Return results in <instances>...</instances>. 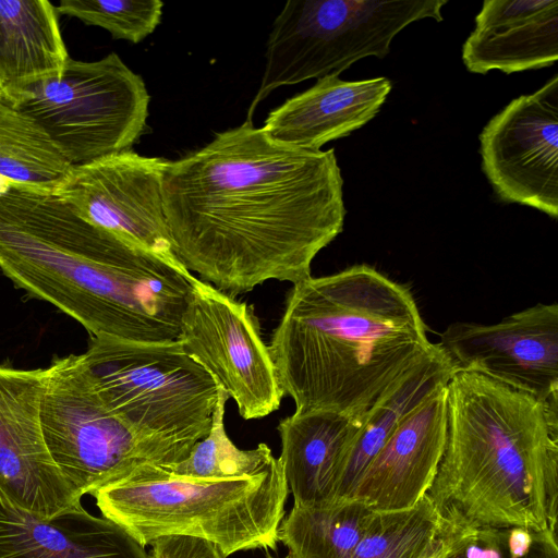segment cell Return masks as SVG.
I'll return each mask as SVG.
<instances>
[{
	"mask_svg": "<svg viewBox=\"0 0 558 558\" xmlns=\"http://www.w3.org/2000/svg\"><path fill=\"white\" fill-rule=\"evenodd\" d=\"M470 530L472 529L459 527L449 522L438 542L417 558H448Z\"/></svg>",
	"mask_w": 558,
	"mask_h": 558,
	"instance_id": "29",
	"label": "cell"
},
{
	"mask_svg": "<svg viewBox=\"0 0 558 558\" xmlns=\"http://www.w3.org/2000/svg\"><path fill=\"white\" fill-rule=\"evenodd\" d=\"M228 399L219 387L208 435L192 447L184 460L165 468L167 471L193 478H234L259 474L278 462L266 444L241 450L230 440L223 421Z\"/></svg>",
	"mask_w": 558,
	"mask_h": 558,
	"instance_id": "25",
	"label": "cell"
},
{
	"mask_svg": "<svg viewBox=\"0 0 558 558\" xmlns=\"http://www.w3.org/2000/svg\"><path fill=\"white\" fill-rule=\"evenodd\" d=\"M447 0H289L266 43L265 69L248 120L272 90L339 75L354 62L390 52L393 38L423 19L442 21Z\"/></svg>",
	"mask_w": 558,
	"mask_h": 558,
	"instance_id": "6",
	"label": "cell"
},
{
	"mask_svg": "<svg viewBox=\"0 0 558 558\" xmlns=\"http://www.w3.org/2000/svg\"><path fill=\"white\" fill-rule=\"evenodd\" d=\"M391 88L384 76L343 81L327 75L271 110L262 129L279 143L320 150L374 119Z\"/></svg>",
	"mask_w": 558,
	"mask_h": 558,
	"instance_id": "17",
	"label": "cell"
},
{
	"mask_svg": "<svg viewBox=\"0 0 558 558\" xmlns=\"http://www.w3.org/2000/svg\"><path fill=\"white\" fill-rule=\"evenodd\" d=\"M40 421L47 449L83 496L145 463L170 466L189 456L134 429L105 401L83 354L54 357L45 367Z\"/></svg>",
	"mask_w": 558,
	"mask_h": 558,
	"instance_id": "8",
	"label": "cell"
},
{
	"mask_svg": "<svg viewBox=\"0 0 558 558\" xmlns=\"http://www.w3.org/2000/svg\"><path fill=\"white\" fill-rule=\"evenodd\" d=\"M482 170L498 198L558 217V75L511 100L480 136Z\"/></svg>",
	"mask_w": 558,
	"mask_h": 558,
	"instance_id": "11",
	"label": "cell"
},
{
	"mask_svg": "<svg viewBox=\"0 0 558 558\" xmlns=\"http://www.w3.org/2000/svg\"><path fill=\"white\" fill-rule=\"evenodd\" d=\"M375 511L356 498L293 506L278 529L287 558H351Z\"/></svg>",
	"mask_w": 558,
	"mask_h": 558,
	"instance_id": "23",
	"label": "cell"
},
{
	"mask_svg": "<svg viewBox=\"0 0 558 558\" xmlns=\"http://www.w3.org/2000/svg\"><path fill=\"white\" fill-rule=\"evenodd\" d=\"M178 341L232 398L244 420L278 410L284 396L251 306L193 278Z\"/></svg>",
	"mask_w": 558,
	"mask_h": 558,
	"instance_id": "10",
	"label": "cell"
},
{
	"mask_svg": "<svg viewBox=\"0 0 558 558\" xmlns=\"http://www.w3.org/2000/svg\"><path fill=\"white\" fill-rule=\"evenodd\" d=\"M160 0H61L58 13L108 31L114 39L138 44L161 22Z\"/></svg>",
	"mask_w": 558,
	"mask_h": 558,
	"instance_id": "26",
	"label": "cell"
},
{
	"mask_svg": "<svg viewBox=\"0 0 558 558\" xmlns=\"http://www.w3.org/2000/svg\"><path fill=\"white\" fill-rule=\"evenodd\" d=\"M456 369L449 355L435 344L375 401L364 413L341 476L337 499L351 498L364 470L399 425L446 388Z\"/></svg>",
	"mask_w": 558,
	"mask_h": 558,
	"instance_id": "21",
	"label": "cell"
},
{
	"mask_svg": "<svg viewBox=\"0 0 558 558\" xmlns=\"http://www.w3.org/2000/svg\"><path fill=\"white\" fill-rule=\"evenodd\" d=\"M447 435V387L409 415L361 475L351 498L374 511L417 504L430 489Z\"/></svg>",
	"mask_w": 558,
	"mask_h": 558,
	"instance_id": "15",
	"label": "cell"
},
{
	"mask_svg": "<svg viewBox=\"0 0 558 558\" xmlns=\"http://www.w3.org/2000/svg\"><path fill=\"white\" fill-rule=\"evenodd\" d=\"M83 355L107 404L141 434L189 452L208 435L219 386L180 341L90 337Z\"/></svg>",
	"mask_w": 558,
	"mask_h": 558,
	"instance_id": "7",
	"label": "cell"
},
{
	"mask_svg": "<svg viewBox=\"0 0 558 558\" xmlns=\"http://www.w3.org/2000/svg\"><path fill=\"white\" fill-rule=\"evenodd\" d=\"M268 558H274V557H271V556H268Z\"/></svg>",
	"mask_w": 558,
	"mask_h": 558,
	"instance_id": "31",
	"label": "cell"
},
{
	"mask_svg": "<svg viewBox=\"0 0 558 558\" xmlns=\"http://www.w3.org/2000/svg\"><path fill=\"white\" fill-rule=\"evenodd\" d=\"M0 558H148L116 522L81 504L50 519L12 506L0 495Z\"/></svg>",
	"mask_w": 558,
	"mask_h": 558,
	"instance_id": "18",
	"label": "cell"
},
{
	"mask_svg": "<svg viewBox=\"0 0 558 558\" xmlns=\"http://www.w3.org/2000/svg\"><path fill=\"white\" fill-rule=\"evenodd\" d=\"M72 168L40 125L0 93V187L57 195Z\"/></svg>",
	"mask_w": 558,
	"mask_h": 558,
	"instance_id": "22",
	"label": "cell"
},
{
	"mask_svg": "<svg viewBox=\"0 0 558 558\" xmlns=\"http://www.w3.org/2000/svg\"><path fill=\"white\" fill-rule=\"evenodd\" d=\"M448 524L427 494L410 508L375 511L351 558H417Z\"/></svg>",
	"mask_w": 558,
	"mask_h": 558,
	"instance_id": "24",
	"label": "cell"
},
{
	"mask_svg": "<svg viewBox=\"0 0 558 558\" xmlns=\"http://www.w3.org/2000/svg\"><path fill=\"white\" fill-rule=\"evenodd\" d=\"M13 105L48 134L72 166L130 149L146 130L149 94L114 52L70 58L58 78L25 88Z\"/></svg>",
	"mask_w": 558,
	"mask_h": 558,
	"instance_id": "9",
	"label": "cell"
},
{
	"mask_svg": "<svg viewBox=\"0 0 558 558\" xmlns=\"http://www.w3.org/2000/svg\"><path fill=\"white\" fill-rule=\"evenodd\" d=\"M448 558H506V530H470Z\"/></svg>",
	"mask_w": 558,
	"mask_h": 558,
	"instance_id": "28",
	"label": "cell"
},
{
	"mask_svg": "<svg viewBox=\"0 0 558 558\" xmlns=\"http://www.w3.org/2000/svg\"><path fill=\"white\" fill-rule=\"evenodd\" d=\"M506 558H509L507 551ZM518 558H558L557 533L550 530L534 532L530 549Z\"/></svg>",
	"mask_w": 558,
	"mask_h": 558,
	"instance_id": "30",
	"label": "cell"
},
{
	"mask_svg": "<svg viewBox=\"0 0 558 558\" xmlns=\"http://www.w3.org/2000/svg\"><path fill=\"white\" fill-rule=\"evenodd\" d=\"M45 368L0 364V495L12 506L50 519L81 504L45 442L40 404Z\"/></svg>",
	"mask_w": 558,
	"mask_h": 558,
	"instance_id": "14",
	"label": "cell"
},
{
	"mask_svg": "<svg viewBox=\"0 0 558 558\" xmlns=\"http://www.w3.org/2000/svg\"><path fill=\"white\" fill-rule=\"evenodd\" d=\"M162 196L177 258L233 298L311 277L345 217L335 150L279 143L252 120L169 161Z\"/></svg>",
	"mask_w": 558,
	"mask_h": 558,
	"instance_id": "1",
	"label": "cell"
},
{
	"mask_svg": "<svg viewBox=\"0 0 558 558\" xmlns=\"http://www.w3.org/2000/svg\"><path fill=\"white\" fill-rule=\"evenodd\" d=\"M438 345L475 372L558 407V304L537 303L496 324L457 322Z\"/></svg>",
	"mask_w": 558,
	"mask_h": 558,
	"instance_id": "13",
	"label": "cell"
},
{
	"mask_svg": "<svg viewBox=\"0 0 558 558\" xmlns=\"http://www.w3.org/2000/svg\"><path fill=\"white\" fill-rule=\"evenodd\" d=\"M0 270L90 337L178 338L192 289L182 266L81 218L60 196L0 187Z\"/></svg>",
	"mask_w": 558,
	"mask_h": 558,
	"instance_id": "2",
	"label": "cell"
},
{
	"mask_svg": "<svg viewBox=\"0 0 558 558\" xmlns=\"http://www.w3.org/2000/svg\"><path fill=\"white\" fill-rule=\"evenodd\" d=\"M170 160L131 149L73 166L57 194L81 218L169 263L177 258L163 208Z\"/></svg>",
	"mask_w": 558,
	"mask_h": 558,
	"instance_id": "12",
	"label": "cell"
},
{
	"mask_svg": "<svg viewBox=\"0 0 558 558\" xmlns=\"http://www.w3.org/2000/svg\"><path fill=\"white\" fill-rule=\"evenodd\" d=\"M69 59L51 2L0 0V93L10 102L34 84L58 78Z\"/></svg>",
	"mask_w": 558,
	"mask_h": 558,
	"instance_id": "20",
	"label": "cell"
},
{
	"mask_svg": "<svg viewBox=\"0 0 558 558\" xmlns=\"http://www.w3.org/2000/svg\"><path fill=\"white\" fill-rule=\"evenodd\" d=\"M557 60V0H486L462 46L463 64L476 74L537 70Z\"/></svg>",
	"mask_w": 558,
	"mask_h": 558,
	"instance_id": "16",
	"label": "cell"
},
{
	"mask_svg": "<svg viewBox=\"0 0 558 558\" xmlns=\"http://www.w3.org/2000/svg\"><path fill=\"white\" fill-rule=\"evenodd\" d=\"M363 416L314 411L294 412L280 421L278 460L295 506L310 507L337 499Z\"/></svg>",
	"mask_w": 558,
	"mask_h": 558,
	"instance_id": "19",
	"label": "cell"
},
{
	"mask_svg": "<svg viewBox=\"0 0 558 558\" xmlns=\"http://www.w3.org/2000/svg\"><path fill=\"white\" fill-rule=\"evenodd\" d=\"M288 486L278 462L252 476L193 478L145 463L93 496L102 517L144 547L161 535L182 534L214 543L222 556L276 549Z\"/></svg>",
	"mask_w": 558,
	"mask_h": 558,
	"instance_id": "5",
	"label": "cell"
},
{
	"mask_svg": "<svg viewBox=\"0 0 558 558\" xmlns=\"http://www.w3.org/2000/svg\"><path fill=\"white\" fill-rule=\"evenodd\" d=\"M434 345L409 288L361 264L293 284L268 348L294 412L362 416Z\"/></svg>",
	"mask_w": 558,
	"mask_h": 558,
	"instance_id": "3",
	"label": "cell"
},
{
	"mask_svg": "<svg viewBox=\"0 0 558 558\" xmlns=\"http://www.w3.org/2000/svg\"><path fill=\"white\" fill-rule=\"evenodd\" d=\"M427 495L472 530L557 531L558 407L457 368L444 453Z\"/></svg>",
	"mask_w": 558,
	"mask_h": 558,
	"instance_id": "4",
	"label": "cell"
},
{
	"mask_svg": "<svg viewBox=\"0 0 558 558\" xmlns=\"http://www.w3.org/2000/svg\"><path fill=\"white\" fill-rule=\"evenodd\" d=\"M149 545L148 558H225L214 543L192 535H161Z\"/></svg>",
	"mask_w": 558,
	"mask_h": 558,
	"instance_id": "27",
	"label": "cell"
}]
</instances>
